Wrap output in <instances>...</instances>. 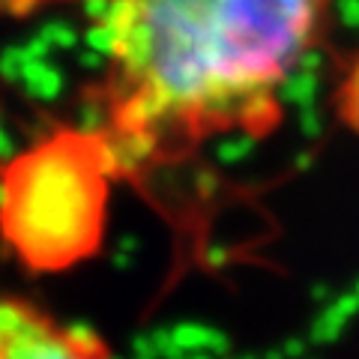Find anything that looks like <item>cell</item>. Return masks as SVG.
I'll list each match as a JSON object with an SVG mask.
<instances>
[{
    "mask_svg": "<svg viewBox=\"0 0 359 359\" xmlns=\"http://www.w3.org/2000/svg\"><path fill=\"white\" fill-rule=\"evenodd\" d=\"M339 0H93L99 75L90 141L117 177L192 162L216 141L269 138L285 87L327 42Z\"/></svg>",
    "mask_w": 359,
    "mask_h": 359,
    "instance_id": "obj_1",
    "label": "cell"
},
{
    "mask_svg": "<svg viewBox=\"0 0 359 359\" xmlns=\"http://www.w3.org/2000/svg\"><path fill=\"white\" fill-rule=\"evenodd\" d=\"M0 359H114L102 332L45 309L25 294L0 290Z\"/></svg>",
    "mask_w": 359,
    "mask_h": 359,
    "instance_id": "obj_2",
    "label": "cell"
}]
</instances>
